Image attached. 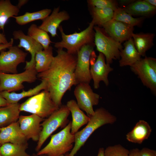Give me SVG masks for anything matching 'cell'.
Wrapping results in <instances>:
<instances>
[{"instance_id": "1f68e13d", "label": "cell", "mask_w": 156, "mask_h": 156, "mask_svg": "<svg viewBox=\"0 0 156 156\" xmlns=\"http://www.w3.org/2000/svg\"><path fill=\"white\" fill-rule=\"evenodd\" d=\"M129 151L120 144L109 146L104 151V156H128Z\"/></svg>"}, {"instance_id": "52a82bcc", "label": "cell", "mask_w": 156, "mask_h": 156, "mask_svg": "<svg viewBox=\"0 0 156 156\" xmlns=\"http://www.w3.org/2000/svg\"><path fill=\"white\" fill-rule=\"evenodd\" d=\"M35 65L20 73L10 74L0 72V92H15L24 88L23 83H32L37 78Z\"/></svg>"}, {"instance_id": "5bb4252c", "label": "cell", "mask_w": 156, "mask_h": 156, "mask_svg": "<svg viewBox=\"0 0 156 156\" xmlns=\"http://www.w3.org/2000/svg\"><path fill=\"white\" fill-rule=\"evenodd\" d=\"M90 73L94 82V87L95 89L100 87L101 81H103L106 86L109 84L108 78L109 73L113 70L110 64L105 62V57L102 53H99L96 61L91 63Z\"/></svg>"}, {"instance_id": "7c38bea8", "label": "cell", "mask_w": 156, "mask_h": 156, "mask_svg": "<svg viewBox=\"0 0 156 156\" xmlns=\"http://www.w3.org/2000/svg\"><path fill=\"white\" fill-rule=\"evenodd\" d=\"M7 51L0 53V72L10 74L18 73L17 66L25 62L27 53L17 46H12Z\"/></svg>"}, {"instance_id": "7dc6e473", "label": "cell", "mask_w": 156, "mask_h": 156, "mask_svg": "<svg viewBox=\"0 0 156 156\" xmlns=\"http://www.w3.org/2000/svg\"><path fill=\"white\" fill-rule=\"evenodd\" d=\"M0 156H2V155H1V153H0Z\"/></svg>"}, {"instance_id": "30bf717a", "label": "cell", "mask_w": 156, "mask_h": 156, "mask_svg": "<svg viewBox=\"0 0 156 156\" xmlns=\"http://www.w3.org/2000/svg\"><path fill=\"white\" fill-rule=\"evenodd\" d=\"M94 44L85 45L77 54L75 76L77 85L80 83H89L92 79L90 64L91 57L94 51Z\"/></svg>"}, {"instance_id": "836d02e7", "label": "cell", "mask_w": 156, "mask_h": 156, "mask_svg": "<svg viewBox=\"0 0 156 156\" xmlns=\"http://www.w3.org/2000/svg\"><path fill=\"white\" fill-rule=\"evenodd\" d=\"M49 9H44L37 12H30L31 21L38 20H43L51 13Z\"/></svg>"}, {"instance_id": "74e56055", "label": "cell", "mask_w": 156, "mask_h": 156, "mask_svg": "<svg viewBox=\"0 0 156 156\" xmlns=\"http://www.w3.org/2000/svg\"><path fill=\"white\" fill-rule=\"evenodd\" d=\"M140 151L138 148H133L129 151L128 156H140Z\"/></svg>"}, {"instance_id": "f6af8a7d", "label": "cell", "mask_w": 156, "mask_h": 156, "mask_svg": "<svg viewBox=\"0 0 156 156\" xmlns=\"http://www.w3.org/2000/svg\"><path fill=\"white\" fill-rule=\"evenodd\" d=\"M31 156H47L45 155H38L37 154H33Z\"/></svg>"}, {"instance_id": "ba28073f", "label": "cell", "mask_w": 156, "mask_h": 156, "mask_svg": "<svg viewBox=\"0 0 156 156\" xmlns=\"http://www.w3.org/2000/svg\"><path fill=\"white\" fill-rule=\"evenodd\" d=\"M94 43L97 50L105 56L106 63L110 64L114 60L120 59V53L122 49L121 43L108 35L99 27L94 26Z\"/></svg>"}, {"instance_id": "d590c367", "label": "cell", "mask_w": 156, "mask_h": 156, "mask_svg": "<svg viewBox=\"0 0 156 156\" xmlns=\"http://www.w3.org/2000/svg\"><path fill=\"white\" fill-rule=\"evenodd\" d=\"M140 156H156V151L147 148H143L140 150Z\"/></svg>"}, {"instance_id": "484cf974", "label": "cell", "mask_w": 156, "mask_h": 156, "mask_svg": "<svg viewBox=\"0 0 156 156\" xmlns=\"http://www.w3.org/2000/svg\"><path fill=\"white\" fill-rule=\"evenodd\" d=\"M54 57L53 48L51 46L36 53L35 57V67L38 73L45 71L49 68Z\"/></svg>"}, {"instance_id": "7a4b0ae2", "label": "cell", "mask_w": 156, "mask_h": 156, "mask_svg": "<svg viewBox=\"0 0 156 156\" xmlns=\"http://www.w3.org/2000/svg\"><path fill=\"white\" fill-rule=\"evenodd\" d=\"M89 117L90 120L86 126L74 134V145L69 156H75L96 130L104 125L113 124L117 120L115 116L102 107L96 109L94 114Z\"/></svg>"}, {"instance_id": "3957f363", "label": "cell", "mask_w": 156, "mask_h": 156, "mask_svg": "<svg viewBox=\"0 0 156 156\" xmlns=\"http://www.w3.org/2000/svg\"><path fill=\"white\" fill-rule=\"evenodd\" d=\"M94 25L91 21L88 26L79 32L66 34L64 32L62 26L58 28L61 35V41L55 43L54 46L57 48H65L68 53L76 54L83 46L94 44Z\"/></svg>"}, {"instance_id": "60d3db41", "label": "cell", "mask_w": 156, "mask_h": 156, "mask_svg": "<svg viewBox=\"0 0 156 156\" xmlns=\"http://www.w3.org/2000/svg\"><path fill=\"white\" fill-rule=\"evenodd\" d=\"M134 1L132 0H122L119 1V3L121 5H125L126 6Z\"/></svg>"}, {"instance_id": "9a60e30c", "label": "cell", "mask_w": 156, "mask_h": 156, "mask_svg": "<svg viewBox=\"0 0 156 156\" xmlns=\"http://www.w3.org/2000/svg\"><path fill=\"white\" fill-rule=\"evenodd\" d=\"M105 33L116 41L121 43L132 38L134 27L112 19L103 26Z\"/></svg>"}, {"instance_id": "44dd1931", "label": "cell", "mask_w": 156, "mask_h": 156, "mask_svg": "<svg viewBox=\"0 0 156 156\" xmlns=\"http://www.w3.org/2000/svg\"><path fill=\"white\" fill-rule=\"evenodd\" d=\"M123 49L120 51L119 66H130L140 60L141 56L136 49L132 38L125 41Z\"/></svg>"}, {"instance_id": "7402d4cb", "label": "cell", "mask_w": 156, "mask_h": 156, "mask_svg": "<svg viewBox=\"0 0 156 156\" xmlns=\"http://www.w3.org/2000/svg\"><path fill=\"white\" fill-rule=\"evenodd\" d=\"M41 81V82L39 84L27 91L23 90L19 93L4 91L0 92V93L10 104L17 103L21 99L25 97H31L38 93L42 90H46L45 82L43 80Z\"/></svg>"}, {"instance_id": "f1b7e54d", "label": "cell", "mask_w": 156, "mask_h": 156, "mask_svg": "<svg viewBox=\"0 0 156 156\" xmlns=\"http://www.w3.org/2000/svg\"><path fill=\"white\" fill-rule=\"evenodd\" d=\"M91 13L92 19V21L94 25L102 26L113 19L114 11L110 8H98L92 7Z\"/></svg>"}, {"instance_id": "bcb514c9", "label": "cell", "mask_w": 156, "mask_h": 156, "mask_svg": "<svg viewBox=\"0 0 156 156\" xmlns=\"http://www.w3.org/2000/svg\"><path fill=\"white\" fill-rule=\"evenodd\" d=\"M59 156H69V155L68 154H66L65 155H61Z\"/></svg>"}, {"instance_id": "4fadbf2b", "label": "cell", "mask_w": 156, "mask_h": 156, "mask_svg": "<svg viewBox=\"0 0 156 156\" xmlns=\"http://www.w3.org/2000/svg\"><path fill=\"white\" fill-rule=\"evenodd\" d=\"M43 120L34 114L20 116L18 120L20 128L27 140L31 139L38 142L42 129L41 122Z\"/></svg>"}, {"instance_id": "ffe728a7", "label": "cell", "mask_w": 156, "mask_h": 156, "mask_svg": "<svg viewBox=\"0 0 156 156\" xmlns=\"http://www.w3.org/2000/svg\"><path fill=\"white\" fill-rule=\"evenodd\" d=\"M66 105L72 114L70 131L72 134L74 135L82 126L87 124L90 117L81 110L75 100L68 101Z\"/></svg>"}, {"instance_id": "f35d334b", "label": "cell", "mask_w": 156, "mask_h": 156, "mask_svg": "<svg viewBox=\"0 0 156 156\" xmlns=\"http://www.w3.org/2000/svg\"><path fill=\"white\" fill-rule=\"evenodd\" d=\"M10 104L0 93V107L6 106Z\"/></svg>"}, {"instance_id": "8992f818", "label": "cell", "mask_w": 156, "mask_h": 156, "mask_svg": "<svg viewBox=\"0 0 156 156\" xmlns=\"http://www.w3.org/2000/svg\"><path fill=\"white\" fill-rule=\"evenodd\" d=\"M70 112L66 105H62L41 124L42 129L36 148L38 152L49 136L59 127H65L69 123Z\"/></svg>"}, {"instance_id": "ee69618b", "label": "cell", "mask_w": 156, "mask_h": 156, "mask_svg": "<svg viewBox=\"0 0 156 156\" xmlns=\"http://www.w3.org/2000/svg\"><path fill=\"white\" fill-rule=\"evenodd\" d=\"M104 149L103 147L100 148L98 151L97 156H104Z\"/></svg>"}, {"instance_id": "277c9868", "label": "cell", "mask_w": 156, "mask_h": 156, "mask_svg": "<svg viewBox=\"0 0 156 156\" xmlns=\"http://www.w3.org/2000/svg\"><path fill=\"white\" fill-rule=\"evenodd\" d=\"M71 121L60 131L52 135L50 142L37 152L38 155L59 156L71 151L75 143V135L71 133Z\"/></svg>"}, {"instance_id": "603a6c76", "label": "cell", "mask_w": 156, "mask_h": 156, "mask_svg": "<svg viewBox=\"0 0 156 156\" xmlns=\"http://www.w3.org/2000/svg\"><path fill=\"white\" fill-rule=\"evenodd\" d=\"M20 104H10L0 107V127L7 126L17 121L20 116Z\"/></svg>"}, {"instance_id": "4316f807", "label": "cell", "mask_w": 156, "mask_h": 156, "mask_svg": "<svg viewBox=\"0 0 156 156\" xmlns=\"http://www.w3.org/2000/svg\"><path fill=\"white\" fill-rule=\"evenodd\" d=\"M19 11L20 9L10 0H0V27L3 31L8 19L17 16Z\"/></svg>"}, {"instance_id": "d6986e66", "label": "cell", "mask_w": 156, "mask_h": 156, "mask_svg": "<svg viewBox=\"0 0 156 156\" xmlns=\"http://www.w3.org/2000/svg\"><path fill=\"white\" fill-rule=\"evenodd\" d=\"M152 131V128L148 122L144 120H140L132 130L126 134V138L130 142L141 144L148 138Z\"/></svg>"}, {"instance_id": "f546056e", "label": "cell", "mask_w": 156, "mask_h": 156, "mask_svg": "<svg viewBox=\"0 0 156 156\" xmlns=\"http://www.w3.org/2000/svg\"><path fill=\"white\" fill-rule=\"evenodd\" d=\"M27 35L40 44L44 49H47L51 42L47 33L34 24H32L28 28Z\"/></svg>"}, {"instance_id": "cb8c5ba5", "label": "cell", "mask_w": 156, "mask_h": 156, "mask_svg": "<svg viewBox=\"0 0 156 156\" xmlns=\"http://www.w3.org/2000/svg\"><path fill=\"white\" fill-rule=\"evenodd\" d=\"M122 8L132 16H148L154 14L156 10V7L149 4L144 0L135 1Z\"/></svg>"}, {"instance_id": "e0dca14e", "label": "cell", "mask_w": 156, "mask_h": 156, "mask_svg": "<svg viewBox=\"0 0 156 156\" xmlns=\"http://www.w3.org/2000/svg\"><path fill=\"white\" fill-rule=\"evenodd\" d=\"M60 10L59 7L54 8L50 15L42 20L41 25L38 27L47 33H50L52 37L57 35V30L60 23L69 20L70 18L66 11Z\"/></svg>"}, {"instance_id": "8fae6325", "label": "cell", "mask_w": 156, "mask_h": 156, "mask_svg": "<svg viewBox=\"0 0 156 156\" xmlns=\"http://www.w3.org/2000/svg\"><path fill=\"white\" fill-rule=\"evenodd\" d=\"M74 94L80 108L85 111L88 116L93 115L94 111L93 106L99 104L100 96L93 92L89 83H80L77 84Z\"/></svg>"}, {"instance_id": "b9f144b4", "label": "cell", "mask_w": 156, "mask_h": 156, "mask_svg": "<svg viewBox=\"0 0 156 156\" xmlns=\"http://www.w3.org/2000/svg\"><path fill=\"white\" fill-rule=\"evenodd\" d=\"M28 1L27 0H19L16 6L20 9L22 6L26 4Z\"/></svg>"}, {"instance_id": "6da1fadb", "label": "cell", "mask_w": 156, "mask_h": 156, "mask_svg": "<svg viewBox=\"0 0 156 156\" xmlns=\"http://www.w3.org/2000/svg\"><path fill=\"white\" fill-rule=\"evenodd\" d=\"M57 52L49 68L38 73L37 78L45 82L46 90L55 105L60 107L65 93L73 85H77L75 76L77 56L63 49H57Z\"/></svg>"}, {"instance_id": "e575fe53", "label": "cell", "mask_w": 156, "mask_h": 156, "mask_svg": "<svg viewBox=\"0 0 156 156\" xmlns=\"http://www.w3.org/2000/svg\"><path fill=\"white\" fill-rule=\"evenodd\" d=\"M13 18H15L16 23L20 25H24L31 22L29 12H27L23 15L14 16Z\"/></svg>"}, {"instance_id": "d4e9b609", "label": "cell", "mask_w": 156, "mask_h": 156, "mask_svg": "<svg viewBox=\"0 0 156 156\" xmlns=\"http://www.w3.org/2000/svg\"><path fill=\"white\" fill-rule=\"evenodd\" d=\"M154 33H141L132 35L135 47L141 56H145L146 52L153 45Z\"/></svg>"}, {"instance_id": "8d00e7d4", "label": "cell", "mask_w": 156, "mask_h": 156, "mask_svg": "<svg viewBox=\"0 0 156 156\" xmlns=\"http://www.w3.org/2000/svg\"><path fill=\"white\" fill-rule=\"evenodd\" d=\"M13 43L14 39L11 38L10 41L7 44H0V51L7 49H8L10 47L13 46Z\"/></svg>"}, {"instance_id": "9c48e42d", "label": "cell", "mask_w": 156, "mask_h": 156, "mask_svg": "<svg viewBox=\"0 0 156 156\" xmlns=\"http://www.w3.org/2000/svg\"><path fill=\"white\" fill-rule=\"evenodd\" d=\"M131 71L137 75L144 85L156 94V60L145 56L131 66Z\"/></svg>"}, {"instance_id": "7bdbcfd3", "label": "cell", "mask_w": 156, "mask_h": 156, "mask_svg": "<svg viewBox=\"0 0 156 156\" xmlns=\"http://www.w3.org/2000/svg\"><path fill=\"white\" fill-rule=\"evenodd\" d=\"M145 2L149 4L156 7V0H144Z\"/></svg>"}, {"instance_id": "ac0fdd59", "label": "cell", "mask_w": 156, "mask_h": 156, "mask_svg": "<svg viewBox=\"0 0 156 156\" xmlns=\"http://www.w3.org/2000/svg\"><path fill=\"white\" fill-rule=\"evenodd\" d=\"M27 141L21 131L18 121L7 126L1 128V145L6 143L23 144L27 143Z\"/></svg>"}, {"instance_id": "c3c4849f", "label": "cell", "mask_w": 156, "mask_h": 156, "mask_svg": "<svg viewBox=\"0 0 156 156\" xmlns=\"http://www.w3.org/2000/svg\"><path fill=\"white\" fill-rule=\"evenodd\" d=\"M1 127H0V130H1Z\"/></svg>"}, {"instance_id": "d6a6232c", "label": "cell", "mask_w": 156, "mask_h": 156, "mask_svg": "<svg viewBox=\"0 0 156 156\" xmlns=\"http://www.w3.org/2000/svg\"><path fill=\"white\" fill-rule=\"evenodd\" d=\"M88 4L92 7L98 8H109L114 11L118 7L116 1L112 0H89Z\"/></svg>"}, {"instance_id": "83f0119b", "label": "cell", "mask_w": 156, "mask_h": 156, "mask_svg": "<svg viewBox=\"0 0 156 156\" xmlns=\"http://www.w3.org/2000/svg\"><path fill=\"white\" fill-rule=\"evenodd\" d=\"M28 143L17 144L6 143L1 145L0 152L2 156H30L26 152Z\"/></svg>"}, {"instance_id": "4dcf8cb0", "label": "cell", "mask_w": 156, "mask_h": 156, "mask_svg": "<svg viewBox=\"0 0 156 156\" xmlns=\"http://www.w3.org/2000/svg\"><path fill=\"white\" fill-rule=\"evenodd\" d=\"M134 27L138 26L143 22V17L135 18L126 12L123 8L118 7L114 11L113 19Z\"/></svg>"}, {"instance_id": "5b68a950", "label": "cell", "mask_w": 156, "mask_h": 156, "mask_svg": "<svg viewBox=\"0 0 156 156\" xmlns=\"http://www.w3.org/2000/svg\"><path fill=\"white\" fill-rule=\"evenodd\" d=\"M59 107L53 101L49 92L44 90L20 104V110L36 115L42 118L48 117Z\"/></svg>"}, {"instance_id": "ab89813d", "label": "cell", "mask_w": 156, "mask_h": 156, "mask_svg": "<svg viewBox=\"0 0 156 156\" xmlns=\"http://www.w3.org/2000/svg\"><path fill=\"white\" fill-rule=\"evenodd\" d=\"M1 29L0 27V30ZM8 42L5 36L3 34L1 33L0 32V44H6Z\"/></svg>"}, {"instance_id": "2e32d148", "label": "cell", "mask_w": 156, "mask_h": 156, "mask_svg": "<svg viewBox=\"0 0 156 156\" xmlns=\"http://www.w3.org/2000/svg\"><path fill=\"white\" fill-rule=\"evenodd\" d=\"M13 35V39L19 41L17 46L19 48H23L31 55L30 60L26 62L25 69L34 66L36 54L38 51L44 49L42 46L34 39L28 35H25L21 30L14 31Z\"/></svg>"}]
</instances>
